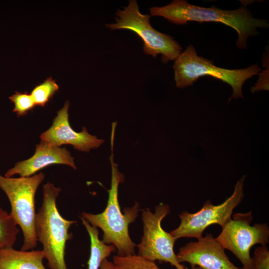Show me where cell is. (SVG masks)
I'll return each mask as SVG.
<instances>
[{"mask_svg":"<svg viewBox=\"0 0 269 269\" xmlns=\"http://www.w3.org/2000/svg\"><path fill=\"white\" fill-rule=\"evenodd\" d=\"M44 177L42 172L18 178L0 175V188L7 196L11 206L9 214L22 232V251L31 250L37 246L35 196Z\"/></svg>","mask_w":269,"mask_h":269,"instance_id":"5","label":"cell"},{"mask_svg":"<svg viewBox=\"0 0 269 269\" xmlns=\"http://www.w3.org/2000/svg\"><path fill=\"white\" fill-rule=\"evenodd\" d=\"M246 175H243L235 186L233 193L222 204L214 205L207 200L202 208L195 213L183 211L179 215L180 224L170 234L176 239L183 237H202L206 228L218 224L223 228L232 218L234 209L242 202L244 197V183Z\"/></svg>","mask_w":269,"mask_h":269,"instance_id":"8","label":"cell"},{"mask_svg":"<svg viewBox=\"0 0 269 269\" xmlns=\"http://www.w3.org/2000/svg\"><path fill=\"white\" fill-rule=\"evenodd\" d=\"M252 259L253 269H269V251L267 245L257 247Z\"/></svg>","mask_w":269,"mask_h":269,"instance_id":"19","label":"cell"},{"mask_svg":"<svg viewBox=\"0 0 269 269\" xmlns=\"http://www.w3.org/2000/svg\"><path fill=\"white\" fill-rule=\"evenodd\" d=\"M69 102L66 101L57 112L51 127L40 135L41 141L59 147L71 144L75 149L83 152L99 147L104 142L103 139L90 134L85 127L80 132H76L71 128L69 122Z\"/></svg>","mask_w":269,"mask_h":269,"instance_id":"11","label":"cell"},{"mask_svg":"<svg viewBox=\"0 0 269 269\" xmlns=\"http://www.w3.org/2000/svg\"><path fill=\"white\" fill-rule=\"evenodd\" d=\"M19 233L18 226L10 214L0 208V251L13 247Z\"/></svg>","mask_w":269,"mask_h":269,"instance_id":"15","label":"cell"},{"mask_svg":"<svg viewBox=\"0 0 269 269\" xmlns=\"http://www.w3.org/2000/svg\"><path fill=\"white\" fill-rule=\"evenodd\" d=\"M80 218L90 240V254L87 263L88 269H99L102 262L115 252L116 248L113 245H107L100 240L98 228L91 226L84 218Z\"/></svg>","mask_w":269,"mask_h":269,"instance_id":"14","label":"cell"},{"mask_svg":"<svg viewBox=\"0 0 269 269\" xmlns=\"http://www.w3.org/2000/svg\"><path fill=\"white\" fill-rule=\"evenodd\" d=\"M253 218L252 211L234 214L216 238L225 249L236 257L244 269H253L252 247L258 244L267 245L269 242L268 225L256 223L251 226Z\"/></svg>","mask_w":269,"mask_h":269,"instance_id":"7","label":"cell"},{"mask_svg":"<svg viewBox=\"0 0 269 269\" xmlns=\"http://www.w3.org/2000/svg\"><path fill=\"white\" fill-rule=\"evenodd\" d=\"M116 22L106 24L111 30L127 29L135 32L143 42V51L146 55L156 58L166 64L175 60L182 51L181 46L170 35L155 29L150 24V15L141 13L136 0H129L128 6L116 12Z\"/></svg>","mask_w":269,"mask_h":269,"instance_id":"6","label":"cell"},{"mask_svg":"<svg viewBox=\"0 0 269 269\" xmlns=\"http://www.w3.org/2000/svg\"><path fill=\"white\" fill-rule=\"evenodd\" d=\"M61 189L50 182L43 186V199L36 213L35 234L42 246L44 258L50 269H68L65 261L67 241L72 238L70 227L76 221L63 218L56 200Z\"/></svg>","mask_w":269,"mask_h":269,"instance_id":"3","label":"cell"},{"mask_svg":"<svg viewBox=\"0 0 269 269\" xmlns=\"http://www.w3.org/2000/svg\"><path fill=\"white\" fill-rule=\"evenodd\" d=\"M225 250L211 234L208 233L180 248L176 257L180 263L187 262L191 266L202 269H244L235 266Z\"/></svg>","mask_w":269,"mask_h":269,"instance_id":"10","label":"cell"},{"mask_svg":"<svg viewBox=\"0 0 269 269\" xmlns=\"http://www.w3.org/2000/svg\"><path fill=\"white\" fill-rule=\"evenodd\" d=\"M191 269H202L197 266H191Z\"/></svg>","mask_w":269,"mask_h":269,"instance_id":"22","label":"cell"},{"mask_svg":"<svg viewBox=\"0 0 269 269\" xmlns=\"http://www.w3.org/2000/svg\"><path fill=\"white\" fill-rule=\"evenodd\" d=\"M169 213V206L163 203L155 207L154 213L148 208L142 210L143 236L137 246L138 255L154 262L169 263L176 269H186L174 252L176 240L161 226V221Z\"/></svg>","mask_w":269,"mask_h":269,"instance_id":"9","label":"cell"},{"mask_svg":"<svg viewBox=\"0 0 269 269\" xmlns=\"http://www.w3.org/2000/svg\"><path fill=\"white\" fill-rule=\"evenodd\" d=\"M100 269H115L113 263L105 259L101 264Z\"/></svg>","mask_w":269,"mask_h":269,"instance_id":"21","label":"cell"},{"mask_svg":"<svg viewBox=\"0 0 269 269\" xmlns=\"http://www.w3.org/2000/svg\"><path fill=\"white\" fill-rule=\"evenodd\" d=\"M9 99L14 104L12 111L18 117L26 115L36 106L31 94L26 92L22 93L16 91L9 97Z\"/></svg>","mask_w":269,"mask_h":269,"instance_id":"18","label":"cell"},{"mask_svg":"<svg viewBox=\"0 0 269 269\" xmlns=\"http://www.w3.org/2000/svg\"><path fill=\"white\" fill-rule=\"evenodd\" d=\"M259 78L254 87L251 89L253 93L261 90H269V67L259 74Z\"/></svg>","mask_w":269,"mask_h":269,"instance_id":"20","label":"cell"},{"mask_svg":"<svg viewBox=\"0 0 269 269\" xmlns=\"http://www.w3.org/2000/svg\"><path fill=\"white\" fill-rule=\"evenodd\" d=\"M150 16H162L176 24H186L188 22H221L234 29L238 33L236 45L238 48L246 49L250 36L259 33L258 28H267L269 23L265 19L254 17L245 7L225 10L212 6L204 7L190 4L185 0H174L163 6L149 8Z\"/></svg>","mask_w":269,"mask_h":269,"instance_id":"1","label":"cell"},{"mask_svg":"<svg viewBox=\"0 0 269 269\" xmlns=\"http://www.w3.org/2000/svg\"><path fill=\"white\" fill-rule=\"evenodd\" d=\"M58 89V85L51 77L35 86L31 93L35 106H45Z\"/></svg>","mask_w":269,"mask_h":269,"instance_id":"17","label":"cell"},{"mask_svg":"<svg viewBox=\"0 0 269 269\" xmlns=\"http://www.w3.org/2000/svg\"><path fill=\"white\" fill-rule=\"evenodd\" d=\"M174 80L177 88L192 86L200 77L210 76L229 84L233 89L232 98H243L242 87L245 82L259 74L261 68L257 64L240 69H227L217 67L212 61L198 56L195 48L189 45L174 60Z\"/></svg>","mask_w":269,"mask_h":269,"instance_id":"4","label":"cell"},{"mask_svg":"<svg viewBox=\"0 0 269 269\" xmlns=\"http://www.w3.org/2000/svg\"><path fill=\"white\" fill-rule=\"evenodd\" d=\"M113 156L112 152L110 157L112 167L111 188L108 190L109 198L105 209L97 214L82 212L81 217L91 226L103 231L102 241L106 244L114 246L118 250V256H126L135 253L136 245L130 237L129 226L137 217L139 205L136 202L133 207L125 208L124 213L121 211L118 189L119 184L124 181V176L119 170Z\"/></svg>","mask_w":269,"mask_h":269,"instance_id":"2","label":"cell"},{"mask_svg":"<svg viewBox=\"0 0 269 269\" xmlns=\"http://www.w3.org/2000/svg\"><path fill=\"white\" fill-rule=\"evenodd\" d=\"M42 250H17L12 248L0 251V269H46Z\"/></svg>","mask_w":269,"mask_h":269,"instance_id":"13","label":"cell"},{"mask_svg":"<svg viewBox=\"0 0 269 269\" xmlns=\"http://www.w3.org/2000/svg\"><path fill=\"white\" fill-rule=\"evenodd\" d=\"M53 164L67 165L76 169L74 157L65 147L51 145L41 141L36 145L32 156L16 163L5 172L4 176L11 177L16 174L20 177L31 176L40 169Z\"/></svg>","mask_w":269,"mask_h":269,"instance_id":"12","label":"cell"},{"mask_svg":"<svg viewBox=\"0 0 269 269\" xmlns=\"http://www.w3.org/2000/svg\"><path fill=\"white\" fill-rule=\"evenodd\" d=\"M115 269H160L154 261L139 255L115 256L113 258Z\"/></svg>","mask_w":269,"mask_h":269,"instance_id":"16","label":"cell"}]
</instances>
